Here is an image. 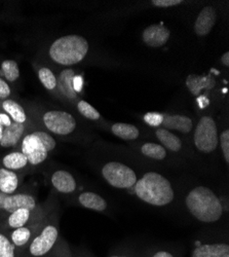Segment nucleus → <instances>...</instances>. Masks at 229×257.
Masks as SVG:
<instances>
[{"instance_id": "b1692460", "label": "nucleus", "mask_w": 229, "mask_h": 257, "mask_svg": "<svg viewBox=\"0 0 229 257\" xmlns=\"http://www.w3.org/2000/svg\"><path fill=\"white\" fill-rule=\"evenodd\" d=\"M37 76H38L40 83L44 85V88L47 91H49L50 93H53L54 95L59 97L58 91H57V87H58L57 75L51 68H49L47 66H38L37 67Z\"/></svg>"}, {"instance_id": "4be33fe9", "label": "nucleus", "mask_w": 229, "mask_h": 257, "mask_svg": "<svg viewBox=\"0 0 229 257\" xmlns=\"http://www.w3.org/2000/svg\"><path fill=\"white\" fill-rule=\"evenodd\" d=\"M215 84H216L215 79L212 76H206V75L191 74L186 79L187 89H188L189 92L194 96L199 95L202 90L213 89Z\"/></svg>"}, {"instance_id": "f8f14e48", "label": "nucleus", "mask_w": 229, "mask_h": 257, "mask_svg": "<svg viewBox=\"0 0 229 257\" xmlns=\"http://www.w3.org/2000/svg\"><path fill=\"white\" fill-rule=\"evenodd\" d=\"M57 91L59 97L70 103H75V101H78L79 95L75 89V71L72 68H65L60 71V73L57 75Z\"/></svg>"}, {"instance_id": "4c0bfd02", "label": "nucleus", "mask_w": 229, "mask_h": 257, "mask_svg": "<svg viewBox=\"0 0 229 257\" xmlns=\"http://www.w3.org/2000/svg\"><path fill=\"white\" fill-rule=\"evenodd\" d=\"M72 253H73V257H94L93 255H91L85 251H81V250H78L76 252H74L72 250Z\"/></svg>"}, {"instance_id": "6ab92c4d", "label": "nucleus", "mask_w": 229, "mask_h": 257, "mask_svg": "<svg viewBox=\"0 0 229 257\" xmlns=\"http://www.w3.org/2000/svg\"><path fill=\"white\" fill-rule=\"evenodd\" d=\"M161 126L165 130L178 131L188 134L193 128V122L190 117L182 114H163Z\"/></svg>"}, {"instance_id": "7c9ffc66", "label": "nucleus", "mask_w": 229, "mask_h": 257, "mask_svg": "<svg viewBox=\"0 0 229 257\" xmlns=\"http://www.w3.org/2000/svg\"><path fill=\"white\" fill-rule=\"evenodd\" d=\"M219 145L221 147V152L225 164H229V130L226 128L219 135Z\"/></svg>"}, {"instance_id": "aec40b11", "label": "nucleus", "mask_w": 229, "mask_h": 257, "mask_svg": "<svg viewBox=\"0 0 229 257\" xmlns=\"http://www.w3.org/2000/svg\"><path fill=\"white\" fill-rule=\"evenodd\" d=\"M0 109L6 112L13 121L21 124H30V119L25 108L16 100H0Z\"/></svg>"}, {"instance_id": "cd10ccee", "label": "nucleus", "mask_w": 229, "mask_h": 257, "mask_svg": "<svg viewBox=\"0 0 229 257\" xmlns=\"http://www.w3.org/2000/svg\"><path fill=\"white\" fill-rule=\"evenodd\" d=\"M0 257H23V253L12 243L8 231L0 229Z\"/></svg>"}, {"instance_id": "dca6fc26", "label": "nucleus", "mask_w": 229, "mask_h": 257, "mask_svg": "<svg viewBox=\"0 0 229 257\" xmlns=\"http://www.w3.org/2000/svg\"><path fill=\"white\" fill-rule=\"evenodd\" d=\"M0 166L22 174H25L30 169L26 156L19 148L12 149L0 157Z\"/></svg>"}, {"instance_id": "2f4dec72", "label": "nucleus", "mask_w": 229, "mask_h": 257, "mask_svg": "<svg viewBox=\"0 0 229 257\" xmlns=\"http://www.w3.org/2000/svg\"><path fill=\"white\" fill-rule=\"evenodd\" d=\"M144 121L152 127H158L162 123L163 114L159 112H147L143 116Z\"/></svg>"}, {"instance_id": "7ed1b4c3", "label": "nucleus", "mask_w": 229, "mask_h": 257, "mask_svg": "<svg viewBox=\"0 0 229 257\" xmlns=\"http://www.w3.org/2000/svg\"><path fill=\"white\" fill-rule=\"evenodd\" d=\"M89 50L90 45L86 37L69 34L54 40L49 47L48 55L57 65L70 68L85 60Z\"/></svg>"}, {"instance_id": "72a5a7b5", "label": "nucleus", "mask_w": 229, "mask_h": 257, "mask_svg": "<svg viewBox=\"0 0 229 257\" xmlns=\"http://www.w3.org/2000/svg\"><path fill=\"white\" fill-rule=\"evenodd\" d=\"M107 257H145V252L141 253L137 250L122 249V250H116L112 252Z\"/></svg>"}, {"instance_id": "58836bf2", "label": "nucleus", "mask_w": 229, "mask_h": 257, "mask_svg": "<svg viewBox=\"0 0 229 257\" xmlns=\"http://www.w3.org/2000/svg\"><path fill=\"white\" fill-rule=\"evenodd\" d=\"M221 62L224 66H226V67L229 66V53L228 52L223 54V56L221 58Z\"/></svg>"}, {"instance_id": "bb28decb", "label": "nucleus", "mask_w": 229, "mask_h": 257, "mask_svg": "<svg viewBox=\"0 0 229 257\" xmlns=\"http://www.w3.org/2000/svg\"><path fill=\"white\" fill-rule=\"evenodd\" d=\"M0 77H3L9 83L16 82L20 78V68L15 60H4L0 66Z\"/></svg>"}, {"instance_id": "5701e85b", "label": "nucleus", "mask_w": 229, "mask_h": 257, "mask_svg": "<svg viewBox=\"0 0 229 257\" xmlns=\"http://www.w3.org/2000/svg\"><path fill=\"white\" fill-rule=\"evenodd\" d=\"M155 136L161 143L160 145L172 153H179L182 149V140L169 130H165L163 127H157V130L155 131Z\"/></svg>"}, {"instance_id": "1a4fd4ad", "label": "nucleus", "mask_w": 229, "mask_h": 257, "mask_svg": "<svg viewBox=\"0 0 229 257\" xmlns=\"http://www.w3.org/2000/svg\"><path fill=\"white\" fill-rule=\"evenodd\" d=\"M39 206L37 192L31 189H23L21 187L14 194L8 195L0 192V212L11 213L20 208H28L31 210Z\"/></svg>"}, {"instance_id": "393cba45", "label": "nucleus", "mask_w": 229, "mask_h": 257, "mask_svg": "<svg viewBox=\"0 0 229 257\" xmlns=\"http://www.w3.org/2000/svg\"><path fill=\"white\" fill-rule=\"evenodd\" d=\"M111 132L114 136L126 141L136 140L140 136V131L136 125L126 122H116L112 124Z\"/></svg>"}, {"instance_id": "f704fd0d", "label": "nucleus", "mask_w": 229, "mask_h": 257, "mask_svg": "<svg viewBox=\"0 0 229 257\" xmlns=\"http://www.w3.org/2000/svg\"><path fill=\"white\" fill-rule=\"evenodd\" d=\"M13 95V89L10 83L6 81L3 77H0V100L12 99Z\"/></svg>"}, {"instance_id": "39448f33", "label": "nucleus", "mask_w": 229, "mask_h": 257, "mask_svg": "<svg viewBox=\"0 0 229 257\" xmlns=\"http://www.w3.org/2000/svg\"><path fill=\"white\" fill-rule=\"evenodd\" d=\"M60 237L59 213L56 206L23 251V257H47Z\"/></svg>"}, {"instance_id": "c85d7f7f", "label": "nucleus", "mask_w": 229, "mask_h": 257, "mask_svg": "<svg viewBox=\"0 0 229 257\" xmlns=\"http://www.w3.org/2000/svg\"><path fill=\"white\" fill-rule=\"evenodd\" d=\"M77 111L83 116L90 120H98L101 118L100 112L92 106L89 102L85 100H78L76 103Z\"/></svg>"}, {"instance_id": "ddd939ff", "label": "nucleus", "mask_w": 229, "mask_h": 257, "mask_svg": "<svg viewBox=\"0 0 229 257\" xmlns=\"http://www.w3.org/2000/svg\"><path fill=\"white\" fill-rule=\"evenodd\" d=\"M30 130V124H21L13 121L9 126L4 127L3 135L0 137V148L8 151L19 148L23 137Z\"/></svg>"}, {"instance_id": "c9c22d12", "label": "nucleus", "mask_w": 229, "mask_h": 257, "mask_svg": "<svg viewBox=\"0 0 229 257\" xmlns=\"http://www.w3.org/2000/svg\"><path fill=\"white\" fill-rule=\"evenodd\" d=\"M153 7L156 8H172V7H177L182 4H184L182 0H152L150 3Z\"/></svg>"}, {"instance_id": "9b49d317", "label": "nucleus", "mask_w": 229, "mask_h": 257, "mask_svg": "<svg viewBox=\"0 0 229 257\" xmlns=\"http://www.w3.org/2000/svg\"><path fill=\"white\" fill-rule=\"evenodd\" d=\"M49 181L52 188L57 194L63 196L73 195L77 190V181L67 170L57 169L49 175Z\"/></svg>"}, {"instance_id": "412c9836", "label": "nucleus", "mask_w": 229, "mask_h": 257, "mask_svg": "<svg viewBox=\"0 0 229 257\" xmlns=\"http://www.w3.org/2000/svg\"><path fill=\"white\" fill-rule=\"evenodd\" d=\"M76 202L83 208L96 211L104 212L108 209L107 201L93 191H82L77 196Z\"/></svg>"}, {"instance_id": "a211bd4d", "label": "nucleus", "mask_w": 229, "mask_h": 257, "mask_svg": "<svg viewBox=\"0 0 229 257\" xmlns=\"http://www.w3.org/2000/svg\"><path fill=\"white\" fill-rule=\"evenodd\" d=\"M24 174L17 173L14 171L0 166V192L4 194H14L22 187Z\"/></svg>"}, {"instance_id": "2eb2a0df", "label": "nucleus", "mask_w": 229, "mask_h": 257, "mask_svg": "<svg viewBox=\"0 0 229 257\" xmlns=\"http://www.w3.org/2000/svg\"><path fill=\"white\" fill-rule=\"evenodd\" d=\"M217 10L212 7H204L198 14L194 22V32L197 36H206L217 23Z\"/></svg>"}, {"instance_id": "c756f323", "label": "nucleus", "mask_w": 229, "mask_h": 257, "mask_svg": "<svg viewBox=\"0 0 229 257\" xmlns=\"http://www.w3.org/2000/svg\"><path fill=\"white\" fill-rule=\"evenodd\" d=\"M47 257H73V253L68 242L60 237L57 244Z\"/></svg>"}, {"instance_id": "f03ea898", "label": "nucleus", "mask_w": 229, "mask_h": 257, "mask_svg": "<svg viewBox=\"0 0 229 257\" xmlns=\"http://www.w3.org/2000/svg\"><path fill=\"white\" fill-rule=\"evenodd\" d=\"M132 189L139 200L153 207H165L175 200V190L170 180L153 171L138 179Z\"/></svg>"}, {"instance_id": "423d86ee", "label": "nucleus", "mask_w": 229, "mask_h": 257, "mask_svg": "<svg viewBox=\"0 0 229 257\" xmlns=\"http://www.w3.org/2000/svg\"><path fill=\"white\" fill-rule=\"evenodd\" d=\"M40 121L45 131L58 137H67L73 134L77 127L76 118L65 110L49 109L40 115Z\"/></svg>"}, {"instance_id": "e433bc0d", "label": "nucleus", "mask_w": 229, "mask_h": 257, "mask_svg": "<svg viewBox=\"0 0 229 257\" xmlns=\"http://www.w3.org/2000/svg\"><path fill=\"white\" fill-rule=\"evenodd\" d=\"M12 122H13L12 118L6 112H4L2 109H0V125L6 127V126H9Z\"/></svg>"}, {"instance_id": "6e6552de", "label": "nucleus", "mask_w": 229, "mask_h": 257, "mask_svg": "<svg viewBox=\"0 0 229 257\" xmlns=\"http://www.w3.org/2000/svg\"><path fill=\"white\" fill-rule=\"evenodd\" d=\"M194 146L202 154L214 153L219 145V134L216 121L211 116H202L195 126Z\"/></svg>"}, {"instance_id": "473e14b6", "label": "nucleus", "mask_w": 229, "mask_h": 257, "mask_svg": "<svg viewBox=\"0 0 229 257\" xmlns=\"http://www.w3.org/2000/svg\"><path fill=\"white\" fill-rule=\"evenodd\" d=\"M145 257H178L173 250L154 249L145 252Z\"/></svg>"}, {"instance_id": "a878e982", "label": "nucleus", "mask_w": 229, "mask_h": 257, "mask_svg": "<svg viewBox=\"0 0 229 257\" xmlns=\"http://www.w3.org/2000/svg\"><path fill=\"white\" fill-rule=\"evenodd\" d=\"M140 152L144 157L155 161H163L168 157L166 149L162 145L153 142L144 143L140 148Z\"/></svg>"}, {"instance_id": "4468645a", "label": "nucleus", "mask_w": 229, "mask_h": 257, "mask_svg": "<svg viewBox=\"0 0 229 257\" xmlns=\"http://www.w3.org/2000/svg\"><path fill=\"white\" fill-rule=\"evenodd\" d=\"M171 31L163 25L153 24L144 29L142 39L144 44L150 48L163 47L170 39Z\"/></svg>"}, {"instance_id": "f257e3e1", "label": "nucleus", "mask_w": 229, "mask_h": 257, "mask_svg": "<svg viewBox=\"0 0 229 257\" xmlns=\"http://www.w3.org/2000/svg\"><path fill=\"white\" fill-rule=\"evenodd\" d=\"M185 205L191 215L201 223H216L224 215L221 199L214 190L204 185L190 189L185 198Z\"/></svg>"}, {"instance_id": "9d476101", "label": "nucleus", "mask_w": 229, "mask_h": 257, "mask_svg": "<svg viewBox=\"0 0 229 257\" xmlns=\"http://www.w3.org/2000/svg\"><path fill=\"white\" fill-rule=\"evenodd\" d=\"M39 206L34 210L28 208H20L11 213L0 212V229L11 231L13 229L26 225L34 218L39 209Z\"/></svg>"}, {"instance_id": "0eeeda50", "label": "nucleus", "mask_w": 229, "mask_h": 257, "mask_svg": "<svg viewBox=\"0 0 229 257\" xmlns=\"http://www.w3.org/2000/svg\"><path fill=\"white\" fill-rule=\"evenodd\" d=\"M101 174L110 186L117 189H132L138 180L133 168L120 162H108L101 169Z\"/></svg>"}, {"instance_id": "20e7f679", "label": "nucleus", "mask_w": 229, "mask_h": 257, "mask_svg": "<svg viewBox=\"0 0 229 257\" xmlns=\"http://www.w3.org/2000/svg\"><path fill=\"white\" fill-rule=\"evenodd\" d=\"M57 141L55 137L45 130L31 128L26 133L19 145L29 163L30 169H36L43 166L49 157L55 152Z\"/></svg>"}, {"instance_id": "ea45409f", "label": "nucleus", "mask_w": 229, "mask_h": 257, "mask_svg": "<svg viewBox=\"0 0 229 257\" xmlns=\"http://www.w3.org/2000/svg\"><path fill=\"white\" fill-rule=\"evenodd\" d=\"M3 131H4V126L0 125V137H2V135H3Z\"/></svg>"}, {"instance_id": "f3484780", "label": "nucleus", "mask_w": 229, "mask_h": 257, "mask_svg": "<svg viewBox=\"0 0 229 257\" xmlns=\"http://www.w3.org/2000/svg\"><path fill=\"white\" fill-rule=\"evenodd\" d=\"M190 257H229V243L220 241L199 244L192 250Z\"/></svg>"}]
</instances>
